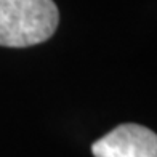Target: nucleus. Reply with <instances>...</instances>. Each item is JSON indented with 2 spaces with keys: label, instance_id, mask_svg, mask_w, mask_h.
<instances>
[{
  "label": "nucleus",
  "instance_id": "f257e3e1",
  "mask_svg": "<svg viewBox=\"0 0 157 157\" xmlns=\"http://www.w3.org/2000/svg\"><path fill=\"white\" fill-rule=\"evenodd\" d=\"M58 21L53 0H0V47L42 44L55 34Z\"/></svg>",
  "mask_w": 157,
  "mask_h": 157
},
{
  "label": "nucleus",
  "instance_id": "f03ea898",
  "mask_svg": "<svg viewBox=\"0 0 157 157\" xmlns=\"http://www.w3.org/2000/svg\"><path fill=\"white\" fill-rule=\"evenodd\" d=\"M95 157H157V136L138 124H122L93 143Z\"/></svg>",
  "mask_w": 157,
  "mask_h": 157
}]
</instances>
